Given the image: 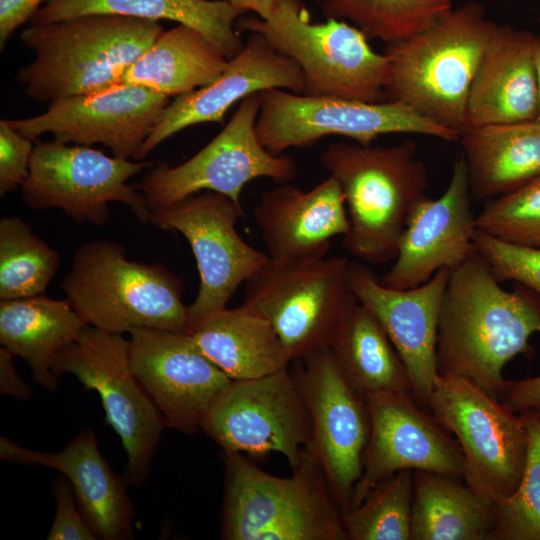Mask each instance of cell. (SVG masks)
I'll return each instance as SVG.
<instances>
[{"label":"cell","mask_w":540,"mask_h":540,"mask_svg":"<svg viewBox=\"0 0 540 540\" xmlns=\"http://www.w3.org/2000/svg\"><path fill=\"white\" fill-rule=\"evenodd\" d=\"M535 333L540 295L519 283L512 291L502 288L475 251L450 271L438 322V375L466 377L498 399L504 367L533 353L529 340Z\"/></svg>","instance_id":"1"},{"label":"cell","mask_w":540,"mask_h":540,"mask_svg":"<svg viewBox=\"0 0 540 540\" xmlns=\"http://www.w3.org/2000/svg\"><path fill=\"white\" fill-rule=\"evenodd\" d=\"M162 32L158 21L115 14L30 25L20 39L35 58L16 81L28 97L48 104L104 90L121 83Z\"/></svg>","instance_id":"2"},{"label":"cell","mask_w":540,"mask_h":540,"mask_svg":"<svg viewBox=\"0 0 540 540\" xmlns=\"http://www.w3.org/2000/svg\"><path fill=\"white\" fill-rule=\"evenodd\" d=\"M497 26L481 3L468 1L429 28L387 44L385 100L461 137L470 86Z\"/></svg>","instance_id":"3"},{"label":"cell","mask_w":540,"mask_h":540,"mask_svg":"<svg viewBox=\"0 0 540 540\" xmlns=\"http://www.w3.org/2000/svg\"><path fill=\"white\" fill-rule=\"evenodd\" d=\"M320 162L344 194L349 218L344 248L369 264L394 261L407 219L426 196L427 169L417 157L416 143L335 142Z\"/></svg>","instance_id":"4"},{"label":"cell","mask_w":540,"mask_h":540,"mask_svg":"<svg viewBox=\"0 0 540 540\" xmlns=\"http://www.w3.org/2000/svg\"><path fill=\"white\" fill-rule=\"evenodd\" d=\"M224 540H347L341 509L304 448L289 477L271 475L242 453L223 451Z\"/></svg>","instance_id":"5"},{"label":"cell","mask_w":540,"mask_h":540,"mask_svg":"<svg viewBox=\"0 0 540 540\" xmlns=\"http://www.w3.org/2000/svg\"><path fill=\"white\" fill-rule=\"evenodd\" d=\"M61 287L84 323L100 330L187 331L181 280L161 264L129 260L125 248L113 241L78 248Z\"/></svg>","instance_id":"6"},{"label":"cell","mask_w":540,"mask_h":540,"mask_svg":"<svg viewBox=\"0 0 540 540\" xmlns=\"http://www.w3.org/2000/svg\"><path fill=\"white\" fill-rule=\"evenodd\" d=\"M240 30L261 34L294 60L305 78V95L383 102L388 63L365 34L350 23L327 19L312 23L301 0H279L267 19L250 16Z\"/></svg>","instance_id":"7"},{"label":"cell","mask_w":540,"mask_h":540,"mask_svg":"<svg viewBox=\"0 0 540 540\" xmlns=\"http://www.w3.org/2000/svg\"><path fill=\"white\" fill-rule=\"evenodd\" d=\"M351 262L331 256L307 262L270 258L244 283L243 305L273 327L292 361L329 348L357 305Z\"/></svg>","instance_id":"8"},{"label":"cell","mask_w":540,"mask_h":540,"mask_svg":"<svg viewBox=\"0 0 540 540\" xmlns=\"http://www.w3.org/2000/svg\"><path fill=\"white\" fill-rule=\"evenodd\" d=\"M427 407L455 435L464 459L463 481L492 505L518 487L529 435L516 415L472 380L438 375Z\"/></svg>","instance_id":"9"},{"label":"cell","mask_w":540,"mask_h":540,"mask_svg":"<svg viewBox=\"0 0 540 540\" xmlns=\"http://www.w3.org/2000/svg\"><path fill=\"white\" fill-rule=\"evenodd\" d=\"M53 373L58 379L72 374L86 390L99 394L106 422L126 451L128 480L142 486L167 427L131 368L129 340L85 325L78 338L57 356Z\"/></svg>","instance_id":"10"},{"label":"cell","mask_w":540,"mask_h":540,"mask_svg":"<svg viewBox=\"0 0 540 540\" xmlns=\"http://www.w3.org/2000/svg\"><path fill=\"white\" fill-rule=\"evenodd\" d=\"M151 165L110 157L90 146L35 141L22 197L32 209H61L76 222L96 226L107 222L109 204L119 202L146 223L151 210L139 184L128 181Z\"/></svg>","instance_id":"11"},{"label":"cell","mask_w":540,"mask_h":540,"mask_svg":"<svg viewBox=\"0 0 540 540\" xmlns=\"http://www.w3.org/2000/svg\"><path fill=\"white\" fill-rule=\"evenodd\" d=\"M256 133L260 143L279 155L292 147L307 146L325 136H343L371 145L385 134H419L444 141L460 135L394 102H362L334 97L308 96L284 89L259 93Z\"/></svg>","instance_id":"12"},{"label":"cell","mask_w":540,"mask_h":540,"mask_svg":"<svg viewBox=\"0 0 540 540\" xmlns=\"http://www.w3.org/2000/svg\"><path fill=\"white\" fill-rule=\"evenodd\" d=\"M259 93L240 101L224 128L200 151L176 166L161 164L147 172L139 187L151 211L170 206L184 198L212 191L237 203L244 186L257 178L280 184L297 173L295 160L275 155L259 141L256 121Z\"/></svg>","instance_id":"13"},{"label":"cell","mask_w":540,"mask_h":540,"mask_svg":"<svg viewBox=\"0 0 540 540\" xmlns=\"http://www.w3.org/2000/svg\"><path fill=\"white\" fill-rule=\"evenodd\" d=\"M242 216L241 203L212 191L151 211L149 222L182 234L196 259L200 285L188 306L187 332L226 309L237 288L269 258L239 235Z\"/></svg>","instance_id":"14"},{"label":"cell","mask_w":540,"mask_h":540,"mask_svg":"<svg viewBox=\"0 0 540 540\" xmlns=\"http://www.w3.org/2000/svg\"><path fill=\"white\" fill-rule=\"evenodd\" d=\"M292 363L290 371L311 422L305 449L320 465L336 503L345 511L362 476L370 435L365 400L349 385L329 348Z\"/></svg>","instance_id":"15"},{"label":"cell","mask_w":540,"mask_h":540,"mask_svg":"<svg viewBox=\"0 0 540 540\" xmlns=\"http://www.w3.org/2000/svg\"><path fill=\"white\" fill-rule=\"evenodd\" d=\"M223 451L249 455L276 452L295 467L311 437L310 416L289 369L232 380L201 426Z\"/></svg>","instance_id":"16"},{"label":"cell","mask_w":540,"mask_h":540,"mask_svg":"<svg viewBox=\"0 0 540 540\" xmlns=\"http://www.w3.org/2000/svg\"><path fill=\"white\" fill-rule=\"evenodd\" d=\"M169 99L148 87L121 82L52 102L40 115L8 122L33 141L51 133L64 143L102 144L115 157L137 159Z\"/></svg>","instance_id":"17"},{"label":"cell","mask_w":540,"mask_h":540,"mask_svg":"<svg viewBox=\"0 0 540 540\" xmlns=\"http://www.w3.org/2000/svg\"><path fill=\"white\" fill-rule=\"evenodd\" d=\"M365 403L370 435L362 476L349 508L357 506L373 487L399 471H430L463 480L464 459L457 441L421 408L412 393L381 392L366 397Z\"/></svg>","instance_id":"18"},{"label":"cell","mask_w":540,"mask_h":540,"mask_svg":"<svg viewBox=\"0 0 540 540\" xmlns=\"http://www.w3.org/2000/svg\"><path fill=\"white\" fill-rule=\"evenodd\" d=\"M129 334L131 368L166 427L186 435L197 433L232 380L200 351L187 331L136 328Z\"/></svg>","instance_id":"19"},{"label":"cell","mask_w":540,"mask_h":540,"mask_svg":"<svg viewBox=\"0 0 540 540\" xmlns=\"http://www.w3.org/2000/svg\"><path fill=\"white\" fill-rule=\"evenodd\" d=\"M462 154L455 160L445 191L423 197L410 213L400 236L397 255L379 279L393 289H409L427 282L441 269H454L474 252L476 215Z\"/></svg>","instance_id":"20"},{"label":"cell","mask_w":540,"mask_h":540,"mask_svg":"<svg viewBox=\"0 0 540 540\" xmlns=\"http://www.w3.org/2000/svg\"><path fill=\"white\" fill-rule=\"evenodd\" d=\"M450 271L441 269L417 287L393 289L351 263V286L358 302L384 328L408 371L414 398L425 407L438 376V322Z\"/></svg>","instance_id":"21"},{"label":"cell","mask_w":540,"mask_h":540,"mask_svg":"<svg viewBox=\"0 0 540 540\" xmlns=\"http://www.w3.org/2000/svg\"><path fill=\"white\" fill-rule=\"evenodd\" d=\"M273 88L303 94L304 74L294 60L278 51L261 34L251 32L242 50L228 60L216 80L176 97L166 106L137 160L144 159L159 144L185 128L222 122L236 102Z\"/></svg>","instance_id":"22"},{"label":"cell","mask_w":540,"mask_h":540,"mask_svg":"<svg viewBox=\"0 0 540 540\" xmlns=\"http://www.w3.org/2000/svg\"><path fill=\"white\" fill-rule=\"evenodd\" d=\"M253 216L267 255L279 262L325 258L331 240L349 230L344 194L331 176L308 191L289 183L266 191Z\"/></svg>","instance_id":"23"},{"label":"cell","mask_w":540,"mask_h":540,"mask_svg":"<svg viewBox=\"0 0 540 540\" xmlns=\"http://www.w3.org/2000/svg\"><path fill=\"white\" fill-rule=\"evenodd\" d=\"M0 457L58 470L70 482L81 514L97 539L133 538L134 509L126 481L101 454L93 430L81 431L60 452L27 449L1 436Z\"/></svg>","instance_id":"24"},{"label":"cell","mask_w":540,"mask_h":540,"mask_svg":"<svg viewBox=\"0 0 540 540\" xmlns=\"http://www.w3.org/2000/svg\"><path fill=\"white\" fill-rule=\"evenodd\" d=\"M539 111L535 35L498 25L470 86L466 131L492 124L534 121Z\"/></svg>","instance_id":"25"},{"label":"cell","mask_w":540,"mask_h":540,"mask_svg":"<svg viewBox=\"0 0 540 540\" xmlns=\"http://www.w3.org/2000/svg\"><path fill=\"white\" fill-rule=\"evenodd\" d=\"M86 324L69 300L46 295L0 302V343L26 361L35 383L48 391L58 386L53 365Z\"/></svg>","instance_id":"26"},{"label":"cell","mask_w":540,"mask_h":540,"mask_svg":"<svg viewBox=\"0 0 540 540\" xmlns=\"http://www.w3.org/2000/svg\"><path fill=\"white\" fill-rule=\"evenodd\" d=\"M473 197L506 194L540 176V122L492 124L459 139Z\"/></svg>","instance_id":"27"},{"label":"cell","mask_w":540,"mask_h":540,"mask_svg":"<svg viewBox=\"0 0 540 540\" xmlns=\"http://www.w3.org/2000/svg\"><path fill=\"white\" fill-rule=\"evenodd\" d=\"M244 13L228 0H49L29 22L39 25L89 14L175 21L204 34L231 59L244 47L235 31Z\"/></svg>","instance_id":"28"},{"label":"cell","mask_w":540,"mask_h":540,"mask_svg":"<svg viewBox=\"0 0 540 540\" xmlns=\"http://www.w3.org/2000/svg\"><path fill=\"white\" fill-rule=\"evenodd\" d=\"M189 333L231 380L263 377L292 363L271 324L243 304L212 315Z\"/></svg>","instance_id":"29"},{"label":"cell","mask_w":540,"mask_h":540,"mask_svg":"<svg viewBox=\"0 0 540 540\" xmlns=\"http://www.w3.org/2000/svg\"><path fill=\"white\" fill-rule=\"evenodd\" d=\"M228 60L204 34L179 24L163 30L127 70L122 82L139 84L168 97H179L216 80Z\"/></svg>","instance_id":"30"},{"label":"cell","mask_w":540,"mask_h":540,"mask_svg":"<svg viewBox=\"0 0 540 540\" xmlns=\"http://www.w3.org/2000/svg\"><path fill=\"white\" fill-rule=\"evenodd\" d=\"M493 505L462 479L414 471L410 540H492Z\"/></svg>","instance_id":"31"},{"label":"cell","mask_w":540,"mask_h":540,"mask_svg":"<svg viewBox=\"0 0 540 540\" xmlns=\"http://www.w3.org/2000/svg\"><path fill=\"white\" fill-rule=\"evenodd\" d=\"M329 350L349 385L364 400L386 391L413 394L397 350L376 317L359 302L343 321Z\"/></svg>","instance_id":"32"},{"label":"cell","mask_w":540,"mask_h":540,"mask_svg":"<svg viewBox=\"0 0 540 540\" xmlns=\"http://www.w3.org/2000/svg\"><path fill=\"white\" fill-rule=\"evenodd\" d=\"M321 7L327 19L346 21L387 44L429 28L453 9L451 0H321Z\"/></svg>","instance_id":"33"},{"label":"cell","mask_w":540,"mask_h":540,"mask_svg":"<svg viewBox=\"0 0 540 540\" xmlns=\"http://www.w3.org/2000/svg\"><path fill=\"white\" fill-rule=\"evenodd\" d=\"M60 266V256L22 218L0 220V299L43 294Z\"/></svg>","instance_id":"34"},{"label":"cell","mask_w":540,"mask_h":540,"mask_svg":"<svg viewBox=\"0 0 540 540\" xmlns=\"http://www.w3.org/2000/svg\"><path fill=\"white\" fill-rule=\"evenodd\" d=\"M414 471H399L342 511L347 540H410Z\"/></svg>","instance_id":"35"},{"label":"cell","mask_w":540,"mask_h":540,"mask_svg":"<svg viewBox=\"0 0 540 540\" xmlns=\"http://www.w3.org/2000/svg\"><path fill=\"white\" fill-rule=\"evenodd\" d=\"M528 430V453L521 481L493 504L492 540H540V413L519 412Z\"/></svg>","instance_id":"36"},{"label":"cell","mask_w":540,"mask_h":540,"mask_svg":"<svg viewBox=\"0 0 540 540\" xmlns=\"http://www.w3.org/2000/svg\"><path fill=\"white\" fill-rule=\"evenodd\" d=\"M476 227L508 243L540 247V176L489 199L476 215Z\"/></svg>","instance_id":"37"},{"label":"cell","mask_w":540,"mask_h":540,"mask_svg":"<svg viewBox=\"0 0 540 540\" xmlns=\"http://www.w3.org/2000/svg\"><path fill=\"white\" fill-rule=\"evenodd\" d=\"M473 241L500 283L514 281L540 295V247L508 243L478 229Z\"/></svg>","instance_id":"38"},{"label":"cell","mask_w":540,"mask_h":540,"mask_svg":"<svg viewBox=\"0 0 540 540\" xmlns=\"http://www.w3.org/2000/svg\"><path fill=\"white\" fill-rule=\"evenodd\" d=\"M33 140L0 120V195L16 190L26 181L34 150Z\"/></svg>","instance_id":"39"},{"label":"cell","mask_w":540,"mask_h":540,"mask_svg":"<svg viewBox=\"0 0 540 540\" xmlns=\"http://www.w3.org/2000/svg\"><path fill=\"white\" fill-rule=\"evenodd\" d=\"M56 513L46 537L48 540H95L97 537L84 520L73 488L64 476L53 482Z\"/></svg>","instance_id":"40"},{"label":"cell","mask_w":540,"mask_h":540,"mask_svg":"<svg viewBox=\"0 0 540 540\" xmlns=\"http://www.w3.org/2000/svg\"><path fill=\"white\" fill-rule=\"evenodd\" d=\"M498 400L516 413L528 409L540 413V375L521 380H506Z\"/></svg>","instance_id":"41"},{"label":"cell","mask_w":540,"mask_h":540,"mask_svg":"<svg viewBox=\"0 0 540 540\" xmlns=\"http://www.w3.org/2000/svg\"><path fill=\"white\" fill-rule=\"evenodd\" d=\"M49 0H0V49L3 50L13 32L30 21Z\"/></svg>","instance_id":"42"},{"label":"cell","mask_w":540,"mask_h":540,"mask_svg":"<svg viewBox=\"0 0 540 540\" xmlns=\"http://www.w3.org/2000/svg\"><path fill=\"white\" fill-rule=\"evenodd\" d=\"M14 355L4 347L0 349V391L18 400H29L33 394L30 385L17 372Z\"/></svg>","instance_id":"43"},{"label":"cell","mask_w":540,"mask_h":540,"mask_svg":"<svg viewBox=\"0 0 540 540\" xmlns=\"http://www.w3.org/2000/svg\"><path fill=\"white\" fill-rule=\"evenodd\" d=\"M232 5L242 10L243 12H254L261 19L269 18L279 0H228Z\"/></svg>","instance_id":"44"},{"label":"cell","mask_w":540,"mask_h":540,"mask_svg":"<svg viewBox=\"0 0 540 540\" xmlns=\"http://www.w3.org/2000/svg\"><path fill=\"white\" fill-rule=\"evenodd\" d=\"M535 61L538 75V85H539V97H540V34L535 36ZM540 122V111L537 119Z\"/></svg>","instance_id":"45"},{"label":"cell","mask_w":540,"mask_h":540,"mask_svg":"<svg viewBox=\"0 0 540 540\" xmlns=\"http://www.w3.org/2000/svg\"><path fill=\"white\" fill-rule=\"evenodd\" d=\"M539 23H540V18L538 19Z\"/></svg>","instance_id":"46"}]
</instances>
